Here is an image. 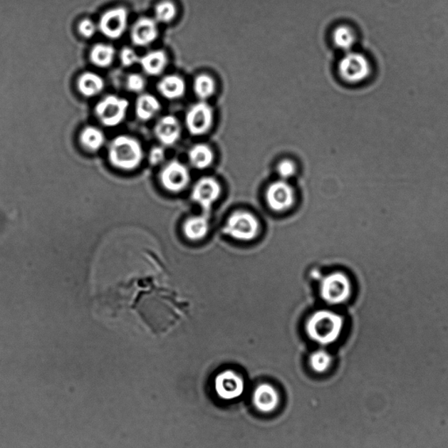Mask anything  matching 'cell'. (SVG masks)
Returning <instances> with one entry per match:
<instances>
[{
    "instance_id": "obj_10",
    "label": "cell",
    "mask_w": 448,
    "mask_h": 448,
    "mask_svg": "<svg viewBox=\"0 0 448 448\" xmlns=\"http://www.w3.org/2000/svg\"><path fill=\"white\" fill-rule=\"evenodd\" d=\"M190 181L189 171L185 165L173 160L165 166L160 174V182L164 189L179 193L186 189Z\"/></svg>"
},
{
    "instance_id": "obj_17",
    "label": "cell",
    "mask_w": 448,
    "mask_h": 448,
    "mask_svg": "<svg viewBox=\"0 0 448 448\" xmlns=\"http://www.w3.org/2000/svg\"><path fill=\"white\" fill-rule=\"evenodd\" d=\"M76 87L83 97L91 98L97 97L105 89V81L97 73L86 71L79 75Z\"/></svg>"
},
{
    "instance_id": "obj_11",
    "label": "cell",
    "mask_w": 448,
    "mask_h": 448,
    "mask_svg": "<svg viewBox=\"0 0 448 448\" xmlns=\"http://www.w3.org/2000/svg\"><path fill=\"white\" fill-rule=\"evenodd\" d=\"M214 390L221 400H236L244 393V381L242 376L233 370H224L214 379Z\"/></svg>"
},
{
    "instance_id": "obj_27",
    "label": "cell",
    "mask_w": 448,
    "mask_h": 448,
    "mask_svg": "<svg viewBox=\"0 0 448 448\" xmlns=\"http://www.w3.org/2000/svg\"><path fill=\"white\" fill-rule=\"evenodd\" d=\"M334 42L337 48L343 49V51H350L355 41V36L353 31L346 26H338L335 30Z\"/></svg>"
},
{
    "instance_id": "obj_31",
    "label": "cell",
    "mask_w": 448,
    "mask_h": 448,
    "mask_svg": "<svg viewBox=\"0 0 448 448\" xmlns=\"http://www.w3.org/2000/svg\"><path fill=\"white\" fill-rule=\"evenodd\" d=\"M98 29V25H95L90 19H83L78 24V33L85 39H90L93 37Z\"/></svg>"
},
{
    "instance_id": "obj_15",
    "label": "cell",
    "mask_w": 448,
    "mask_h": 448,
    "mask_svg": "<svg viewBox=\"0 0 448 448\" xmlns=\"http://www.w3.org/2000/svg\"><path fill=\"white\" fill-rule=\"evenodd\" d=\"M221 194L220 184L216 179L205 177L194 187L192 197L202 208L209 210Z\"/></svg>"
},
{
    "instance_id": "obj_33",
    "label": "cell",
    "mask_w": 448,
    "mask_h": 448,
    "mask_svg": "<svg viewBox=\"0 0 448 448\" xmlns=\"http://www.w3.org/2000/svg\"><path fill=\"white\" fill-rule=\"evenodd\" d=\"M278 172L282 178H290L291 176L296 174V166L291 160H283V162L278 164Z\"/></svg>"
},
{
    "instance_id": "obj_6",
    "label": "cell",
    "mask_w": 448,
    "mask_h": 448,
    "mask_svg": "<svg viewBox=\"0 0 448 448\" xmlns=\"http://www.w3.org/2000/svg\"><path fill=\"white\" fill-rule=\"evenodd\" d=\"M338 71L344 81L358 83L369 78L371 66L369 60L362 53L348 52L340 61Z\"/></svg>"
},
{
    "instance_id": "obj_23",
    "label": "cell",
    "mask_w": 448,
    "mask_h": 448,
    "mask_svg": "<svg viewBox=\"0 0 448 448\" xmlns=\"http://www.w3.org/2000/svg\"><path fill=\"white\" fill-rule=\"evenodd\" d=\"M189 160L191 165L197 170H204L212 164L214 153L207 145H195L189 152Z\"/></svg>"
},
{
    "instance_id": "obj_12",
    "label": "cell",
    "mask_w": 448,
    "mask_h": 448,
    "mask_svg": "<svg viewBox=\"0 0 448 448\" xmlns=\"http://www.w3.org/2000/svg\"><path fill=\"white\" fill-rule=\"evenodd\" d=\"M266 201L274 212H285L290 209L294 202L293 187L282 181L271 184L266 190Z\"/></svg>"
},
{
    "instance_id": "obj_13",
    "label": "cell",
    "mask_w": 448,
    "mask_h": 448,
    "mask_svg": "<svg viewBox=\"0 0 448 448\" xmlns=\"http://www.w3.org/2000/svg\"><path fill=\"white\" fill-rule=\"evenodd\" d=\"M155 19L141 17L136 21L131 29V41L137 47H148L159 36L158 25Z\"/></svg>"
},
{
    "instance_id": "obj_25",
    "label": "cell",
    "mask_w": 448,
    "mask_h": 448,
    "mask_svg": "<svg viewBox=\"0 0 448 448\" xmlns=\"http://www.w3.org/2000/svg\"><path fill=\"white\" fill-rule=\"evenodd\" d=\"M216 90V83L212 76L206 74L199 75L194 81V91L195 95L202 100L208 99Z\"/></svg>"
},
{
    "instance_id": "obj_29",
    "label": "cell",
    "mask_w": 448,
    "mask_h": 448,
    "mask_svg": "<svg viewBox=\"0 0 448 448\" xmlns=\"http://www.w3.org/2000/svg\"><path fill=\"white\" fill-rule=\"evenodd\" d=\"M126 89L133 93H141L147 86V81L142 75L132 73L125 80Z\"/></svg>"
},
{
    "instance_id": "obj_9",
    "label": "cell",
    "mask_w": 448,
    "mask_h": 448,
    "mask_svg": "<svg viewBox=\"0 0 448 448\" xmlns=\"http://www.w3.org/2000/svg\"><path fill=\"white\" fill-rule=\"evenodd\" d=\"M214 113L212 107L205 102H199L191 106L186 114V126L192 135H204L212 128Z\"/></svg>"
},
{
    "instance_id": "obj_3",
    "label": "cell",
    "mask_w": 448,
    "mask_h": 448,
    "mask_svg": "<svg viewBox=\"0 0 448 448\" xmlns=\"http://www.w3.org/2000/svg\"><path fill=\"white\" fill-rule=\"evenodd\" d=\"M343 318L327 310L318 311L306 323V332L315 342L328 345L336 342L343 329Z\"/></svg>"
},
{
    "instance_id": "obj_5",
    "label": "cell",
    "mask_w": 448,
    "mask_h": 448,
    "mask_svg": "<svg viewBox=\"0 0 448 448\" xmlns=\"http://www.w3.org/2000/svg\"><path fill=\"white\" fill-rule=\"evenodd\" d=\"M321 294L329 304L344 303L352 294L350 279L343 273L329 274L321 282Z\"/></svg>"
},
{
    "instance_id": "obj_20",
    "label": "cell",
    "mask_w": 448,
    "mask_h": 448,
    "mask_svg": "<svg viewBox=\"0 0 448 448\" xmlns=\"http://www.w3.org/2000/svg\"><path fill=\"white\" fill-rule=\"evenodd\" d=\"M105 135L102 130L95 126L88 125L79 134V142L84 150L97 152L105 144Z\"/></svg>"
},
{
    "instance_id": "obj_28",
    "label": "cell",
    "mask_w": 448,
    "mask_h": 448,
    "mask_svg": "<svg viewBox=\"0 0 448 448\" xmlns=\"http://www.w3.org/2000/svg\"><path fill=\"white\" fill-rule=\"evenodd\" d=\"M310 366L317 373H323L328 370L332 363L331 355L323 350L315 352L309 358Z\"/></svg>"
},
{
    "instance_id": "obj_32",
    "label": "cell",
    "mask_w": 448,
    "mask_h": 448,
    "mask_svg": "<svg viewBox=\"0 0 448 448\" xmlns=\"http://www.w3.org/2000/svg\"><path fill=\"white\" fill-rule=\"evenodd\" d=\"M166 157L164 148L162 147H153L148 153V162L152 166H158L163 162Z\"/></svg>"
},
{
    "instance_id": "obj_16",
    "label": "cell",
    "mask_w": 448,
    "mask_h": 448,
    "mask_svg": "<svg viewBox=\"0 0 448 448\" xmlns=\"http://www.w3.org/2000/svg\"><path fill=\"white\" fill-rule=\"evenodd\" d=\"M252 401L259 411L269 413L277 408L279 396L277 390L273 385L263 384L258 386L254 390Z\"/></svg>"
},
{
    "instance_id": "obj_4",
    "label": "cell",
    "mask_w": 448,
    "mask_h": 448,
    "mask_svg": "<svg viewBox=\"0 0 448 448\" xmlns=\"http://www.w3.org/2000/svg\"><path fill=\"white\" fill-rule=\"evenodd\" d=\"M129 108L126 99L116 95H108L101 99L95 106V114L98 120L106 127H115L125 120Z\"/></svg>"
},
{
    "instance_id": "obj_30",
    "label": "cell",
    "mask_w": 448,
    "mask_h": 448,
    "mask_svg": "<svg viewBox=\"0 0 448 448\" xmlns=\"http://www.w3.org/2000/svg\"><path fill=\"white\" fill-rule=\"evenodd\" d=\"M140 57L137 55L133 48L125 47L120 53V61L123 66L129 68L140 63Z\"/></svg>"
},
{
    "instance_id": "obj_24",
    "label": "cell",
    "mask_w": 448,
    "mask_h": 448,
    "mask_svg": "<svg viewBox=\"0 0 448 448\" xmlns=\"http://www.w3.org/2000/svg\"><path fill=\"white\" fill-rule=\"evenodd\" d=\"M208 231L209 223L204 217H190L183 225L184 234L193 241L204 239Z\"/></svg>"
},
{
    "instance_id": "obj_2",
    "label": "cell",
    "mask_w": 448,
    "mask_h": 448,
    "mask_svg": "<svg viewBox=\"0 0 448 448\" xmlns=\"http://www.w3.org/2000/svg\"><path fill=\"white\" fill-rule=\"evenodd\" d=\"M108 160L118 170L131 172L140 167L144 160V149L132 136L120 135L110 141Z\"/></svg>"
},
{
    "instance_id": "obj_7",
    "label": "cell",
    "mask_w": 448,
    "mask_h": 448,
    "mask_svg": "<svg viewBox=\"0 0 448 448\" xmlns=\"http://www.w3.org/2000/svg\"><path fill=\"white\" fill-rule=\"evenodd\" d=\"M129 14L123 6L105 11L99 19L98 28L110 40H118L128 28Z\"/></svg>"
},
{
    "instance_id": "obj_18",
    "label": "cell",
    "mask_w": 448,
    "mask_h": 448,
    "mask_svg": "<svg viewBox=\"0 0 448 448\" xmlns=\"http://www.w3.org/2000/svg\"><path fill=\"white\" fill-rule=\"evenodd\" d=\"M157 90L168 100H176L183 97L186 91L185 81L178 75L164 76L157 84Z\"/></svg>"
},
{
    "instance_id": "obj_8",
    "label": "cell",
    "mask_w": 448,
    "mask_h": 448,
    "mask_svg": "<svg viewBox=\"0 0 448 448\" xmlns=\"http://www.w3.org/2000/svg\"><path fill=\"white\" fill-rule=\"evenodd\" d=\"M259 223L254 214L248 212H236L229 218L224 227L226 234L233 239L250 241L258 236Z\"/></svg>"
},
{
    "instance_id": "obj_26",
    "label": "cell",
    "mask_w": 448,
    "mask_h": 448,
    "mask_svg": "<svg viewBox=\"0 0 448 448\" xmlns=\"http://www.w3.org/2000/svg\"><path fill=\"white\" fill-rule=\"evenodd\" d=\"M177 15V7L171 0H163L157 4L155 9V20L167 24L173 21Z\"/></svg>"
},
{
    "instance_id": "obj_1",
    "label": "cell",
    "mask_w": 448,
    "mask_h": 448,
    "mask_svg": "<svg viewBox=\"0 0 448 448\" xmlns=\"http://www.w3.org/2000/svg\"><path fill=\"white\" fill-rule=\"evenodd\" d=\"M90 296L97 315L163 335L178 323L182 306L158 245L140 229L115 231L95 252Z\"/></svg>"
},
{
    "instance_id": "obj_22",
    "label": "cell",
    "mask_w": 448,
    "mask_h": 448,
    "mask_svg": "<svg viewBox=\"0 0 448 448\" xmlns=\"http://www.w3.org/2000/svg\"><path fill=\"white\" fill-rule=\"evenodd\" d=\"M89 56L90 63L95 66L101 68H109L116 56V49L110 44L97 43L91 48Z\"/></svg>"
},
{
    "instance_id": "obj_21",
    "label": "cell",
    "mask_w": 448,
    "mask_h": 448,
    "mask_svg": "<svg viewBox=\"0 0 448 448\" xmlns=\"http://www.w3.org/2000/svg\"><path fill=\"white\" fill-rule=\"evenodd\" d=\"M160 110V103L155 95L144 93L137 98L135 105L136 116L140 121L152 120Z\"/></svg>"
},
{
    "instance_id": "obj_19",
    "label": "cell",
    "mask_w": 448,
    "mask_h": 448,
    "mask_svg": "<svg viewBox=\"0 0 448 448\" xmlns=\"http://www.w3.org/2000/svg\"><path fill=\"white\" fill-rule=\"evenodd\" d=\"M168 63L166 52L152 51L140 57V64L145 74L151 76L162 75Z\"/></svg>"
},
{
    "instance_id": "obj_14",
    "label": "cell",
    "mask_w": 448,
    "mask_h": 448,
    "mask_svg": "<svg viewBox=\"0 0 448 448\" xmlns=\"http://www.w3.org/2000/svg\"><path fill=\"white\" fill-rule=\"evenodd\" d=\"M153 132L160 144L171 147L177 143L181 137V125L173 115H167L156 123Z\"/></svg>"
}]
</instances>
